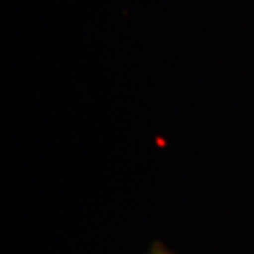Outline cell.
I'll return each mask as SVG.
<instances>
[{
	"instance_id": "6da1fadb",
	"label": "cell",
	"mask_w": 254,
	"mask_h": 254,
	"mask_svg": "<svg viewBox=\"0 0 254 254\" xmlns=\"http://www.w3.org/2000/svg\"><path fill=\"white\" fill-rule=\"evenodd\" d=\"M147 254H173L172 251H168L164 245H160V243H154L151 249H149V253Z\"/></svg>"
}]
</instances>
